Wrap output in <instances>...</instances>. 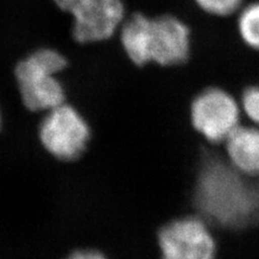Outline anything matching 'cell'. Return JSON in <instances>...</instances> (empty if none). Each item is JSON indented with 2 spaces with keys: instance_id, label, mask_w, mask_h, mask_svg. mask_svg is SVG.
<instances>
[{
  "instance_id": "1",
  "label": "cell",
  "mask_w": 259,
  "mask_h": 259,
  "mask_svg": "<svg viewBox=\"0 0 259 259\" xmlns=\"http://www.w3.org/2000/svg\"><path fill=\"white\" fill-rule=\"evenodd\" d=\"M192 200L197 214L213 227L239 231L259 223V188L228 160L207 155L199 166Z\"/></svg>"
},
{
  "instance_id": "2",
  "label": "cell",
  "mask_w": 259,
  "mask_h": 259,
  "mask_svg": "<svg viewBox=\"0 0 259 259\" xmlns=\"http://www.w3.org/2000/svg\"><path fill=\"white\" fill-rule=\"evenodd\" d=\"M120 41L128 60L136 66L153 63L168 67L188 61L191 34L188 26L174 15L151 18L137 12L123 22Z\"/></svg>"
},
{
  "instance_id": "3",
  "label": "cell",
  "mask_w": 259,
  "mask_h": 259,
  "mask_svg": "<svg viewBox=\"0 0 259 259\" xmlns=\"http://www.w3.org/2000/svg\"><path fill=\"white\" fill-rule=\"evenodd\" d=\"M67 67V59L52 48H41L22 59L14 68L22 103L28 110L49 111L66 103L59 75Z\"/></svg>"
},
{
  "instance_id": "4",
  "label": "cell",
  "mask_w": 259,
  "mask_h": 259,
  "mask_svg": "<svg viewBox=\"0 0 259 259\" xmlns=\"http://www.w3.org/2000/svg\"><path fill=\"white\" fill-rule=\"evenodd\" d=\"M160 259H217L213 226L199 214L175 218L158 232Z\"/></svg>"
},
{
  "instance_id": "5",
  "label": "cell",
  "mask_w": 259,
  "mask_h": 259,
  "mask_svg": "<svg viewBox=\"0 0 259 259\" xmlns=\"http://www.w3.org/2000/svg\"><path fill=\"white\" fill-rule=\"evenodd\" d=\"M38 137L49 155L63 162H71L87 150L91 128L75 107L64 103L46 112Z\"/></svg>"
},
{
  "instance_id": "6",
  "label": "cell",
  "mask_w": 259,
  "mask_h": 259,
  "mask_svg": "<svg viewBox=\"0 0 259 259\" xmlns=\"http://www.w3.org/2000/svg\"><path fill=\"white\" fill-rule=\"evenodd\" d=\"M190 120L194 130L208 142H226L240 126V107L229 93L209 88L192 101Z\"/></svg>"
},
{
  "instance_id": "7",
  "label": "cell",
  "mask_w": 259,
  "mask_h": 259,
  "mask_svg": "<svg viewBox=\"0 0 259 259\" xmlns=\"http://www.w3.org/2000/svg\"><path fill=\"white\" fill-rule=\"evenodd\" d=\"M71 34L79 44L108 40L125 21L122 0H89L71 14Z\"/></svg>"
},
{
  "instance_id": "8",
  "label": "cell",
  "mask_w": 259,
  "mask_h": 259,
  "mask_svg": "<svg viewBox=\"0 0 259 259\" xmlns=\"http://www.w3.org/2000/svg\"><path fill=\"white\" fill-rule=\"evenodd\" d=\"M225 143L229 163L252 180L259 178V128L239 126Z\"/></svg>"
},
{
  "instance_id": "9",
  "label": "cell",
  "mask_w": 259,
  "mask_h": 259,
  "mask_svg": "<svg viewBox=\"0 0 259 259\" xmlns=\"http://www.w3.org/2000/svg\"><path fill=\"white\" fill-rule=\"evenodd\" d=\"M240 36L249 48L259 50V3L247 6L238 20Z\"/></svg>"
},
{
  "instance_id": "10",
  "label": "cell",
  "mask_w": 259,
  "mask_h": 259,
  "mask_svg": "<svg viewBox=\"0 0 259 259\" xmlns=\"http://www.w3.org/2000/svg\"><path fill=\"white\" fill-rule=\"evenodd\" d=\"M200 9L216 16H227L236 12L243 0H194Z\"/></svg>"
},
{
  "instance_id": "11",
  "label": "cell",
  "mask_w": 259,
  "mask_h": 259,
  "mask_svg": "<svg viewBox=\"0 0 259 259\" xmlns=\"http://www.w3.org/2000/svg\"><path fill=\"white\" fill-rule=\"evenodd\" d=\"M242 107L246 116L259 125V85L249 87L243 93Z\"/></svg>"
},
{
  "instance_id": "12",
  "label": "cell",
  "mask_w": 259,
  "mask_h": 259,
  "mask_svg": "<svg viewBox=\"0 0 259 259\" xmlns=\"http://www.w3.org/2000/svg\"><path fill=\"white\" fill-rule=\"evenodd\" d=\"M65 259H108L102 252L96 249H78L69 254Z\"/></svg>"
},
{
  "instance_id": "13",
  "label": "cell",
  "mask_w": 259,
  "mask_h": 259,
  "mask_svg": "<svg viewBox=\"0 0 259 259\" xmlns=\"http://www.w3.org/2000/svg\"><path fill=\"white\" fill-rule=\"evenodd\" d=\"M53 2L58 6L59 9L71 14L75 10H77L79 7L89 2V0H53Z\"/></svg>"
},
{
  "instance_id": "14",
  "label": "cell",
  "mask_w": 259,
  "mask_h": 259,
  "mask_svg": "<svg viewBox=\"0 0 259 259\" xmlns=\"http://www.w3.org/2000/svg\"><path fill=\"white\" fill-rule=\"evenodd\" d=\"M0 126H2V113H0Z\"/></svg>"
}]
</instances>
